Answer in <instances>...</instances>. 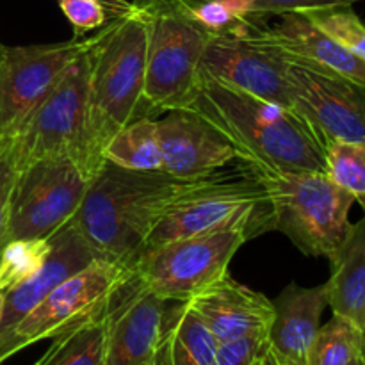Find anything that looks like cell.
Returning <instances> with one entry per match:
<instances>
[{"instance_id": "cell-2", "label": "cell", "mask_w": 365, "mask_h": 365, "mask_svg": "<svg viewBox=\"0 0 365 365\" xmlns=\"http://www.w3.org/2000/svg\"><path fill=\"white\" fill-rule=\"evenodd\" d=\"M203 180L125 170L106 160L71 221L100 255L130 266L171 205Z\"/></svg>"}, {"instance_id": "cell-19", "label": "cell", "mask_w": 365, "mask_h": 365, "mask_svg": "<svg viewBox=\"0 0 365 365\" xmlns=\"http://www.w3.org/2000/svg\"><path fill=\"white\" fill-rule=\"evenodd\" d=\"M274 319L267 342L282 362L307 365L309 351L321 327V316L328 307L324 284L302 287L291 282L273 299Z\"/></svg>"}, {"instance_id": "cell-8", "label": "cell", "mask_w": 365, "mask_h": 365, "mask_svg": "<svg viewBox=\"0 0 365 365\" xmlns=\"http://www.w3.org/2000/svg\"><path fill=\"white\" fill-rule=\"evenodd\" d=\"M148 7L145 103L150 116L182 109L195 93L210 32L168 0Z\"/></svg>"}, {"instance_id": "cell-33", "label": "cell", "mask_w": 365, "mask_h": 365, "mask_svg": "<svg viewBox=\"0 0 365 365\" xmlns=\"http://www.w3.org/2000/svg\"><path fill=\"white\" fill-rule=\"evenodd\" d=\"M360 359H362L365 364V316L362 321V327H360Z\"/></svg>"}, {"instance_id": "cell-20", "label": "cell", "mask_w": 365, "mask_h": 365, "mask_svg": "<svg viewBox=\"0 0 365 365\" xmlns=\"http://www.w3.org/2000/svg\"><path fill=\"white\" fill-rule=\"evenodd\" d=\"M330 264V278L324 282L328 307L360 328L365 316V217L351 225Z\"/></svg>"}, {"instance_id": "cell-32", "label": "cell", "mask_w": 365, "mask_h": 365, "mask_svg": "<svg viewBox=\"0 0 365 365\" xmlns=\"http://www.w3.org/2000/svg\"><path fill=\"white\" fill-rule=\"evenodd\" d=\"M252 365H282L280 364V359H278V355L274 353V349L271 348L269 342H264V346L260 348L259 355L255 356V360H253Z\"/></svg>"}, {"instance_id": "cell-28", "label": "cell", "mask_w": 365, "mask_h": 365, "mask_svg": "<svg viewBox=\"0 0 365 365\" xmlns=\"http://www.w3.org/2000/svg\"><path fill=\"white\" fill-rule=\"evenodd\" d=\"M305 14L349 52L365 61V24L353 11V6L328 7V9L309 11Z\"/></svg>"}, {"instance_id": "cell-1", "label": "cell", "mask_w": 365, "mask_h": 365, "mask_svg": "<svg viewBox=\"0 0 365 365\" xmlns=\"http://www.w3.org/2000/svg\"><path fill=\"white\" fill-rule=\"evenodd\" d=\"M182 109L205 118L237 150L246 166L327 173V143L294 109L235 89L200 73Z\"/></svg>"}, {"instance_id": "cell-27", "label": "cell", "mask_w": 365, "mask_h": 365, "mask_svg": "<svg viewBox=\"0 0 365 365\" xmlns=\"http://www.w3.org/2000/svg\"><path fill=\"white\" fill-rule=\"evenodd\" d=\"M327 173L360 203L365 212V143H330Z\"/></svg>"}, {"instance_id": "cell-37", "label": "cell", "mask_w": 365, "mask_h": 365, "mask_svg": "<svg viewBox=\"0 0 365 365\" xmlns=\"http://www.w3.org/2000/svg\"><path fill=\"white\" fill-rule=\"evenodd\" d=\"M0 159H2V157H0Z\"/></svg>"}, {"instance_id": "cell-24", "label": "cell", "mask_w": 365, "mask_h": 365, "mask_svg": "<svg viewBox=\"0 0 365 365\" xmlns=\"http://www.w3.org/2000/svg\"><path fill=\"white\" fill-rule=\"evenodd\" d=\"M360 355V328L335 316L317 330L307 365H349Z\"/></svg>"}, {"instance_id": "cell-35", "label": "cell", "mask_w": 365, "mask_h": 365, "mask_svg": "<svg viewBox=\"0 0 365 365\" xmlns=\"http://www.w3.org/2000/svg\"><path fill=\"white\" fill-rule=\"evenodd\" d=\"M2 309H4V292L0 291V317H2Z\"/></svg>"}, {"instance_id": "cell-4", "label": "cell", "mask_w": 365, "mask_h": 365, "mask_svg": "<svg viewBox=\"0 0 365 365\" xmlns=\"http://www.w3.org/2000/svg\"><path fill=\"white\" fill-rule=\"evenodd\" d=\"M248 170L266 189L274 230L282 232L303 255L334 259L351 230L353 196L324 171L253 166Z\"/></svg>"}, {"instance_id": "cell-11", "label": "cell", "mask_w": 365, "mask_h": 365, "mask_svg": "<svg viewBox=\"0 0 365 365\" xmlns=\"http://www.w3.org/2000/svg\"><path fill=\"white\" fill-rule=\"evenodd\" d=\"M95 41L96 36H73V39L46 45L0 43V157L70 64Z\"/></svg>"}, {"instance_id": "cell-25", "label": "cell", "mask_w": 365, "mask_h": 365, "mask_svg": "<svg viewBox=\"0 0 365 365\" xmlns=\"http://www.w3.org/2000/svg\"><path fill=\"white\" fill-rule=\"evenodd\" d=\"M50 237L13 239L0 253V291L11 289L34 277L48 257Z\"/></svg>"}, {"instance_id": "cell-29", "label": "cell", "mask_w": 365, "mask_h": 365, "mask_svg": "<svg viewBox=\"0 0 365 365\" xmlns=\"http://www.w3.org/2000/svg\"><path fill=\"white\" fill-rule=\"evenodd\" d=\"M59 7L73 27V36L77 38L103 27L109 11L102 0H59Z\"/></svg>"}, {"instance_id": "cell-36", "label": "cell", "mask_w": 365, "mask_h": 365, "mask_svg": "<svg viewBox=\"0 0 365 365\" xmlns=\"http://www.w3.org/2000/svg\"><path fill=\"white\" fill-rule=\"evenodd\" d=\"M280 364H282V365H294V364H287V362H282V360H280Z\"/></svg>"}, {"instance_id": "cell-38", "label": "cell", "mask_w": 365, "mask_h": 365, "mask_svg": "<svg viewBox=\"0 0 365 365\" xmlns=\"http://www.w3.org/2000/svg\"><path fill=\"white\" fill-rule=\"evenodd\" d=\"M0 365H2V364H0Z\"/></svg>"}, {"instance_id": "cell-15", "label": "cell", "mask_w": 365, "mask_h": 365, "mask_svg": "<svg viewBox=\"0 0 365 365\" xmlns=\"http://www.w3.org/2000/svg\"><path fill=\"white\" fill-rule=\"evenodd\" d=\"M168 302L132 278L110 303L106 365H157V342Z\"/></svg>"}, {"instance_id": "cell-3", "label": "cell", "mask_w": 365, "mask_h": 365, "mask_svg": "<svg viewBox=\"0 0 365 365\" xmlns=\"http://www.w3.org/2000/svg\"><path fill=\"white\" fill-rule=\"evenodd\" d=\"M146 45L148 7L135 2L100 27L89 48V125L100 152L121 127L150 116L145 103Z\"/></svg>"}, {"instance_id": "cell-16", "label": "cell", "mask_w": 365, "mask_h": 365, "mask_svg": "<svg viewBox=\"0 0 365 365\" xmlns=\"http://www.w3.org/2000/svg\"><path fill=\"white\" fill-rule=\"evenodd\" d=\"M187 303L217 342L246 337H267L274 319V305L262 292L239 284L225 273Z\"/></svg>"}, {"instance_id": "cell-30", "label": "cell", "mask_w": 365, "mask_h": 365, "mask_svg": "<svg viewBox=\"0 0 365 365\" xmlns=\"http://www.w3.org/2000/svg\"><path fill=\"white\" fill-rule=\"evenodd\" d=\"M267 337H246L220 342L210 365H252Z\"/></svg>"}, {"instance_id": "cell-6", "label": "cell", "mask_w": 365, "mask_h": 365, "mask_svg": "<svg viewBox=\"0 0 365 365\" xmlns=\"http://www.w3.org/2000/svg\"><path fill=\"white\" fill-rule=\"evenodd\" d=\"M227 228L245 230L250 241L274 230L273 207L266 189L250 170L235 180L221 175L207 177L171 205L139 253L177 239Z\"/></svg>"}, {"instance_id": "cell-18", "label": "cell", "mask_w": 365, "mask_h": 365, "mask_svg": "<svg viewBox=\"0 0 365 365\" xmlns=\"http://www.w3.org/2000/svg\"><path fill=\"white\" fill-rule=\"evenodd\" d=\"M264 32L285 59L365 86V61L317 27L305 13L282 14L273 27H264Z\"/></svg>"}, {"instance_id": "cell-5", "label": "cell", "mask_w": 365, "mask_h": 365, "mask_svg": "<svg viewBox=\"0 0 365 365\" xmlns=\"http://www.w3.org/2000/svg\"><path fill=\"white\" fill-rule=\"evenodd\" d=\"M88 52L70 64L7 146L4 157L16 173L56 155L71 157L91 177L106 164L89 125Z\"/></svg>"}, {"instance_id": "cell-7", "label": "cell", "mask_w": 365, "mask_h": 365, "mask_svg": "<svg viewBox=\"0 0 365 365\" xmlns=\"http://www.w3.org/2000/svg\"><path fill=\"white\" fill-rule=\"evenodd\" d=\"M134 278L128 264L98 257L57 285L9 334L0 339V364L21 349L56 339L106 312Z\"/></svg>"}, {"instance_id": "cell-31", "label": "cell", "mask_w": 365, "mask_h": 365, "mask_svg": "<svg viewBox=\"0 0 365 365\" xmlns=\"http://www.w3.org/2000/svg\"><path fill=\"white\" fill-rule=\"evenodd\" d=\"M16 171L6 157L0 159V253L9 242V200Z\"/></svg>"}, {"instance_id": "cell-10", "label": "cell", "mask_w": 365, "mask_h": 365, "mask_svg": "<svg viewBox=\"0 0 365 365\" xmlns=\"http://www.w3.org/2000/svg\"><path fill=\"white\" fill-rule=\"evenodd\" d=\"M93 178L66 155L39 159L18 171L9 200V241L50 237L64 227Z\"/></svg>"}, {"instance_id": "cell-17", "label": "cell", "mask_w": 365, "mask_h": 365, "mask_svg": "<svg viewBox=\"0 0 365 365\" xmlns=\"http://www.w3.org/2000/svg\"><path fill=\"white\" fill-rule=\"evenodd\" d=\"M50 245L52 248L41 269L27 282L4 294L0 339L6 337L57 285L102 257L86 241L71 220L50 235Z\"/></svg>"}, {"instance_id": "cell-26", "label": "cell", "mask_w": 365, "mask_h": 365, "mask_svg": "<svg viewBox=\"0 0 365 365\" xmlns=\"http://www.w3.org/2000/svg\"><path fill=\"white\" fill-rule=\"evenodd\" d=\"M178 7L207 0H168ZM223 4L241 21H260L266 16H282L287 13H309L328 7L353 6L360 0H216Z\"/></svg>"}, {"instance_id": "cell-12", "label": "cell", "mask_w": 365, "mask_h": 365, "mask_svg": "<svg viewBox=\"0 0 365 365\" xmlns=\"http://www.w3.org/2000/svg\"><path fill=\"white\" fill-rule=\"evenodd\" d=\"M289 61L266 38L259 21L237 31L210 34L200 61V73L292 109Z\"/></svg>"}, {"instance_id": "cell-22", "label": "cell", "mask_w": 365, "mask_h": 365, "mask_svg": "<svg viewBox=\"0 0 365 365\" xmlns=\"http://www.w3.org/2000/svg\"><path fill=\"white\" fill-rule=\"evenodd\" d=\"M103 159L132 171H163L157 120L139 118L121 127L103 146Z\"/></svg>"}, {"instance_id": "cell-13", "label": "cell", "mask_w": 365, "mask_h": 365, "mask_svg": "<svg viewBox=\"0 0 365 365\" xmlns=\"http://www.w3.org/2000/svg\"><path fill=\"white\" fill-rule=\"evenodd\" d=\"M287 77L292 109L327 146L335 141L365 143V86L296 61H289Z\"/></svg>"}, {"instance_id": "cell-23", "label": "cell", "mask_w": 365, "mask_h": 365, "mask_svg": "<svg viewBox=\"0 0 365 365\" xmlns=\"http://www.w3.org/2000/svg\"><path fill=\"white\" fill-rule=\"evenodd\" d=\"M109 309L95 319L52 339V346L32 365H106Z\"/></svg>"}, {"instance_id": "cell-34", "label": "cell", "mask_w": 365, "mask_h": 365, "mask_svg": "<svg viewBox=\"0 0 365 365\" xmlns=\"http://www.w3.org/2000/svg\"><path fill=\"white\" fill-rule=\"evenodd\" d=\"M349 365H365V364H364V360H362V359H360V355H359V356H356V359H355V360H353V362H351V364H349Z\"/></svg>"}, {"instance_id": "cell-14", "label": "cell", "mask_w": 365, "mask_h": 365, "mask_svg": "<svg viewBox=\"0 0 365 365\" xmlns=\"http://www.w3.org/2000/svg\"><path fill=\"white\" fill-rule=\"evenodd\" d=\"M163 171L184 180H200L237 159V150L205 118L187 109L168 110L157 121Z\"/></svg>"}, {"instance_id": "cell-21", "label": "cell", "mask_w": 365, "mask_h": 365, "mask_svg": "<svg viewBox=\"0 0 365 365\" xmlns=\"http://www.w3.org/2000/svg\"><path fill=\"white\" fill-rule=\"evenodd\" d=\"M220 346L185 302H168L157 342V365H210Z\"/></svg>"}, {"instance_id": "cell-9", "label": "cell", "mask_w": 365, "mask_h": 365, "mask_svg": "<svg viewBox=\"0 0 365 365\" xmlns=\"http://www.w3.org/2000/svg\"><path fill=\"white\" fill-rule=\"evenodd\" d=\"M248 241L245 230L227 228L145 250L130 262L134 280L164 302H189L228 273L232 259Z\"/></svg>"}]
</instances>
